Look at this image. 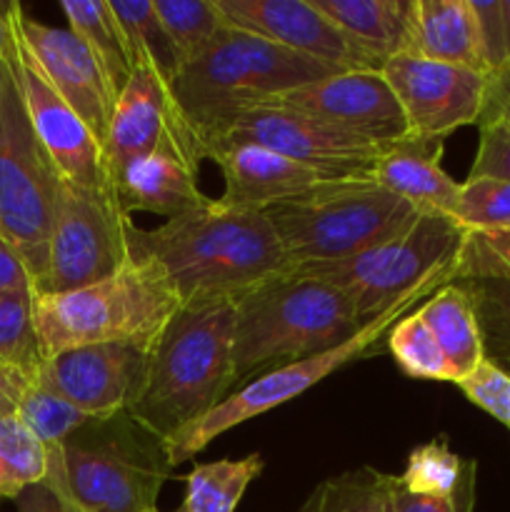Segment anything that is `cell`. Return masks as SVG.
Instances as JSON below:
<instances>
[{"mask_svg":"<svg viewBox=\"0 0 510 512\" xmlns=\"http://www.w3.org/2000/svg\"><path fill=\"white\" fill-rule=\"evenodd\" d=\"M128 248L133 260L163 270L183 308L235 305L298 270L263 210L230 208L213 198L153 230L130 223Z\"/></svg>","mask_w":510,"mask_h":512,"instance_id":"1","label":"cell"},{"mask_svg":"<svg viewBox=\"0 0 510 512\" xmlns=\"http://www.w3.org/2000/svg\"><path fill=\"white\" fill-rule=\"evenodd\" d=\"M333 73L340 70L225 23L213 43L183 65L170 95L200 160H208L210 145L245 110Z\"/></svg>","mask_w":510,"mask_h":512,"instance_id":"2","label":"cell"},{"mask_svg":"<svg viewBox=\"0 0 510 512\" xmlns=\"http://www.w3.org/2000/svg\"><path fill=\"white\" fill-rule=\"evenodd\" d=\"M233 325V378H260L313 358L360 333L353 303L335 285L295 270L240 298Z\"/></svg>","mask_w":510,"mask_h":512,"instance_id":"3","label":"cell"},{"mask_svg":"<svg viewBox=\"0 0 510 512\" xmlns=\"http://www.w3.org/2000/svg\"><path fill=\"white\" fill-rule=\"evenodd\" d=\"M233 303L180 308L150 353L143 398L130 413L163 440L208 415L235 388Z\"/></svg>","mask_w":510,"mask_h":512,"instance_id":"4","label":"cell"},{"mask_svg":"<svg viewBox=\"0 0 510 512\" xmlns=\"http://www.w3.org/2000/svg\"><path fill=\"white\" fill-rule=\"evenodd\" d=\"M183 308L163 270L133 260L110 278L68 293H33L40 358L85 345L130 343L155 348Z\"/></svg>","mask_w":510,"mask_h":512,"instance_id":"5","label":"cell"},{"mask_svg":"<svg viewBox=\"0 0 510 512\" xmlns=\"http://www.w3.org/2000/svg\"><path fill=\"white\" fill-rule=\"evenodd\" d=\"M468 230L440 213H418L413 223L385 243L338 260L313 263L298 273L325 280L348 295L360 328L410 300H425L453 283Z\"/></svg>","mask_w":510,"mask_h":512,"instance_id":"6","label":"cell"},{"mask_svg":"<svg viewBox=\"0 0 510 512\" xmlns=\"http://www.w3.org/2000/svg\"><path fill=\"white\" fill-rule=\"evenodd\" d=\"M63 485L80 512H150L173 475L168 445L130 410L93 418L58 445Z\"/></svg>","mask_w":510,"mask_h":512,"instance_id":"7","label":"cell"},{"mask_svg":"<svg viewBox=\"0 0 510 512\" xmlns=\"http://www.w3.org/2000/svg\"><path fill=\"white\" fill-rule=\"evenodd\" d=\"M263 213L303 268L365 253L408 228L420 210L373 180H330Z\"/></svg>","mask_w":510,"mask_h":512,"instance_id":"8","label":"cell"},{"mask_svg":"<svg viewBox=\"0 0 510 512\" xmlns=\"http://www.w3.org/2000/svg\"><path fill=\"white\" fill-rule=\"evenodd\" d=\"M60 173L35 135L15 70V45L0 60V238L20 255L33 293L48 270Z\"/></svg>","mask_w":510,"mask_h":512,"instance_id":"9","label":"cell"},{"mask_svg":"<svg viewBox=\"0 0 510 512\" xmlns=\"http://www.w3.org/2000/svg\"><path fill=\"white\" fill-rule=\"evenodd\" d=\"M415 303H418V300H410V303L400 305L393 313L375 320L373 325L363 328L355 338L338 345V348L325 350V353L313 355V358L298 360V363L283 365V368H275L270 370V373L245 383L243 388L233 390V393H230L223 403L215 405L208 415H203V418L195 420V423L185 425V428L178 430L173 438L165 440L170 463L178 468L180 463L203 453L215 438H220V435L228 433V430L238 428L245 420L258 418V415L270 413V410L300 398V395L308 393L310 388H315L320 380L333 375L335 370L345 368V365H350L353 360L368 355L370 350L378 348V343L388 335V330L393 328L410 308H415Z\"/></svg>","mask_w":510,"mask_h":512,"instance_id":"10","label":"cell"},{"mask_svg":"<svg viewBox=\"0 0 510 512\" xmlns=\"http://www.w3.org/2000/svg\"><path fill=\"white\" fill-rule=\"evenodd\" d=\"M115 193L60 180L50 228L48 270L35 293L88 288L130 263L128 228Z\"/></svg>","mask_w":510,"mask_h":512,"instance_id":"11","label":"cell"},{"mask_svg":"<svg viewBox=\"0 0 510 512\" xmlns=\"http://www.w3.org/2000/svg\"><path fill=\"white\" fill-rule=\"evenodd\" d=\"M238 143L263 145L328 180H370L388 150L280 103H265L238 115L210 145L208 158L213 150Z\"/></svg>","mask_w":510,"mask_h":512,"instance_id":"12","label":"cell"},{"mask_svg":"<svg viewBox=\"0 0 510 512\" xmlns=\"http://www.w3.org/2000/svg\"><path fill=\"white\" fill-rule=\"evenodd\" d=\"M153 348L130 343L85 345L43 360L33 383L93 418L133 410L143 398Z\"/></svg>","mask_w":510,"mask_h":512,"instance_id":"13","label":"cell"},{"mask_svg":"<svg viewBox=\"0 0 510 512\" xmlns=\"http://www.w3.org/2000/svg\"><path fill=\"white\" fill-rule=\"evenodd\" d=\"M383 75L413 138L445 140L483 115L488 73L400 53L383 65Z\"/></svg>","mask_w":510,"mask_h":512,"instance_id":"14","label":"cell"},{"mask_svg":"<svg viewBox=\"0 0 510 512\" xmlns=\"http://www.w3.org/2000/svg\"><path fill=\"white\" fill-rule=\"evenodd\" d=\"M13 45L15 70H18L20 90H23L30 123H33V130L40 143H43L45 153L50 155L53 165L58 168L60 178L80 185V188L115 193L103 148L95 140V135L90 133L88 125L83 123V118L50 85V80L45 78L38 60L33 58L28 45L23 43L15 25Z\"/></svg>","mask_w":510,"mask_h":512,"instance_id":"15","label":"cell"},{"mask_svg":"<svg viewBox=\"0 0 510 512\" xmlns=\"http://www.w3.org/2000/svg\"><path fill=\"white\" fill-rule=\"evenodd\" d=\"M275 103L325 120L375 145H398L410 138L408 120L383 70H345L280 95Z\"/></svg>","mask_w":510,"mask_h":512,"instance_id":"16","label":"cell"},{"mask_svg":"<svg viewBox=\"0 0 510 512\" xmlns=\"http://www.w3.org/2000/svg\"><path fill=\"white\" fill-rule=\"evenodd\" d=\"M230 28L260 35L293 53L340 70H383L345 33H340L313 0H215Z\"/></svg>","mask_w":510,"mask_h":512,"instance_id":"17","label":"cell"},{"mask_svg":"<svg viewBox=\"0 0 510 512\" xmlns=\"http://www.w3.org/2000/svg\"><path fill=\"white\" fill-rule=\"evenodd\" d=\"M10 20L33 58L38 60L50 85L83 118L100 148H105L118 93L105 78L93 53L70 30L50 28V25L30 18L20 3H10Z\"/></svg>","mask_w":510,"mask_h":512,"instance_id":"18","label":"cell"},{"mask_svg":"<svg viewBox=\"0 0 510 512\" xmlns=\"http://www.w3.org/2000/svg\"><path fill=\"white\" fill-rule=\"evenodd\" d=\"M200 153L185 128L170 133L148 155L115 178V200L125 215L153 213L170 220L208 203L200 190Z\"/></svg>","mask_w":510,"mask_h":512,"instance_id":"19","label":"cell"},{"mask_svg":"<svg viewBox=\"0 0 510 512\" xmlns=\"http://www.w3.org/2000/svg\"><path fill=\"white\" fill-rule=\"evenodd\" d=\"M178 128H185V123L175 110L168 85L150 68H133V75L115 100L105 138L103 153L110 180L115 183L130 163L158 148Z\"/></svg>","mask_w":510,"mask_h":512,"instance_id":"20","label":"cell"},{"mask_svg":"<svg viewBox=\"0 0 510 512\" xmlns=\"http://www.w3.org/2000/svg\"><path fill=\"white\" fill-rule=\"evenodd\" d=\"M223 173V195L220 203L230 208L268 210L305 195L318 185L330 183L315 170L263 148V145H225L210 153V158Z\"/></svg>","mask_w":510,"mask_h":512,"instance_id":"21","label":"cell"},{"mask_svg":"<svg viewBox=\"0 0 510 512\" xmlns=\"http://www.w3.org/2000/svg\"><path fill=\"white\" fill-rule=\"evenodd\" d=\"M445 140L405 138L390 145L375 165L370 180L408 200L420 213H440L453 218L460 198V183L440 165Z\"/></svg>","mask_w":510,"mask_h":512,"instance_id":"22","label":"cell"},{"mask_svg":"<svg viewBox=\"0 0 510 512\" xmlns=\"http://www.w3.org/2000/svg\"><path fill=\"white\" fill-rule=\"evenodd\" d=\"M408 55L488 73L470 0H415Z\"/></svg>","mask_w":510,"mask_h":512,"instance_id":"23","label":"cell"},{"mask_svg":"<svg viewBox=\"0 0 510 512\" xmlns=\"http://www.w3.org/2000/svg\"><path fill=\"white\" fill-rule=\"evenodd\" d=\"M313 5L380 65L408 53L415 0H313Z\"/></svg>","mask_w":510,"mask_h":512,"instance_id":"24","label":"cell"},{"mask_svg":"<svg viewBox=\"0 0 510 512\" xmlns=\"http://www.w3.org/2000/svg\"><path fill=\"white\" fill-rule=\"evenodd\" d=\"M433 338L438 340L455 383L473 373L485 360L483 335H480L478 315L468 293L458 283H448L435 290L418 308Z\"/></svg>","mask_w":510,"mask_h":512,"instance_id":"25","label":"cell"},{"mask_svg":"<svg viewBox=\"0 0 510 512\" xmlns=\"http://www.w3.org/2000/svg\"><path fill=\"white\" fill-rule=\"evenodd\" d=\"M60 10L68 20L70 33L83 40L85 48L103 68L115 93L120 95V90L133 75V63H130L128 43H125V35L120 30L110 0H63Z\"/></svg>","mask_w":510,"mask_h":512,"instance_id":"26","label":"cell"},{"mask_svg":"<svg viewBox=\"0 0 510 512\" xmlns=\"http://www.w3.org/2000/svg\"><path fill=\"white\" fill-rule=\"evenodd\" d=\"M265 460L260 453L240 460L200 463L183 478V512H235L248 485L263 473Z\"/></svg>","mask_w":510,"mask_h":512,"instance_id":"27","label":"cell"},{"mask_svg":"<svg viewBox=\"0 0 510 512\" xmlns=\"http://www.w3.org/2000/svg\"><path fill=\"white\" fill-rule=\"evenodd\" d=\"M118 18L120 30L128 43L130 63L133 68H150L165 85H173L183 70V58L165 33L153 0H133V3H110Z\"/></svg>","mask_w":510,"mask_h":512,"instance_id":"28","label":"cell"},{"mask_svg":"<svg viewBox=\"0 0 510 512\" xmlns=\"http://www.w3.org/2000/svg\"><path fill=\"white\" fill-rule=\"evenodd\" d=\"M395 478L370 465L345 470L315 485L298 512H395Z\"/></svg>","mask_w":510,"mask_h":512,"instance_id":"29","label":"cell"},{"mask_svg":"<svg viewBox=\"0 0 510 512\" xmlns=\"http://www.w3.org/2000/svg\"><path fill=\"white\" fill-rule=\"evenodd\" d=\"M48 475V448L15 415L0 420V500H15Z\"/></svg>","mask_w":510,"mask_h":512,"instance_id":"30","label":"cell"},{"mask_svg":"<svg viewBox=\"0 0 510 512\" xmlns=\"http://www.w3.org/2000/svg\"><path fill=\"white\" fill-rule=\"evenodd\" d=\"M388 350L398 368L415 380H435V383H455L453 370L433 338L418 308L405 313L393 328L388 330Z\"/></svg>","mask_w":510,"mask_h":512,"instance_id":"31","label":"cell"},{"mask_svg":"<svg viewBox=\"0 0 510 512\" xmlns=\"http://www.w3.org/2000/svg\"><path fill=\"white\" fill-rule=\"evenodd\" d=\"M453 283H458L473 303L485 358L510 365V278H460Z\"/></svg>","mask_w":510,"mask_h":512,"instance_id":"32","label":"cell"},{"mask_svg":"<svg viewBox=\"0 0 510 512\" xmlns=\"http://www.w3.org/2000/svg\"><path fill=\"white\" fill-rule=\"evenodd\" d=\"M153 5L183 63L203 53L225 28L215 0H153Z\"/></svg>","mask_w":510,"mask_h":512,"instance_id":"33","label":"cell"},{"mask_svg":"<svg viewBox=\"0 0 510 512\" xmlns=\"http://www.w3.org/2000/svg\"><path fill=\"white\" fill-rule=\"evenodd\" d=\"M43 363L33 320V290L0 293V365L33 375Z\"/></svg>","mask_w":510,"mask_h":512,"instance_id":"34","label":"cell"},{"mask_svg":"<svg viewBox=\"0 0 510 512\" xmlns=\"http://www.w3.org/2000/svg\"><path fill=\"white\" fill-rule=\"evenodd\" d=\"M15 418L50 450L63 445L75 430L83 428L88 420H93V415L83 413V410L70 405L68 400L58 398L50 390L30 383V388L20 398Z\"/></svg>","mask_w":510,"mask_h":512,"instance_id":"35","label":"cell"},{"mask_svg":"<svg viewBox=\"0 0 510 512\" xmlns=\"http://www.w3.org/2000/svg\"><path fill=\"white\" fill-rule=\"evenodd\" d=\"M465 458L453 453L448 440L438 438L410 450L398 483L415 495H450L463 478Z\"/></svg>","mask_w":510,"mask_h":512,"instance_id":"36","label":"cell"},{"mask_svg":"<svg viewBox=\"0 0 510 512\" xmlns=\"http://www.w3.org/2000/svg\"><path fill=\"white\" fill-rule=\"evenodd\" d=\"M453 220L468 233L510 228V183L493 178H468L460 183Z\"/></svg>","mask_w":510,"mask_h":512,"instance_id":"37","label":"cell"},{"mask_svg":"<svg viewBox=\"0 0 510 512\" xmlns=\"http://www.w3.org/2000/svg\"><path fill=\"white\" fill-rule=\"evenodd\" d=\"M478 153L468 178H493L510 183V105L485 103L478 120Z\"/></svg>","mask_w":510,"mask_h":512,"instance_id":"38","label":"cell"},{"mask_svg":"<svg viewBox=\"0 0 510 512\" xmlns=\"http://www.w3.org/2000/svg\"><path fill=\"white\" fill-rule=\"evenodd\" d=\"M460 278H510V228L468 233L455 270Z\"/></svg>","mask_w":510,"mask_h":512,"instance_id":"39","label":"cell"},{"mask_svg":"<svg viewBox=\"0 0 510 512\" xmlns=\"http://www.w3.org/2000/svg\"><path fill=\"white\" fill-rule=\"evenodd\" d=\"M455 385H458L460 393H463L470 403L478 405V408L485 410L490 418H495L500 425H505V428L510 430V373L508 370L500 368L498 363L485 358L473 373H468Z\"/></svg>","mask_w":510,"mask_h":512,"instance_id":"40","label":"cell"},{"mask_svg":"<svg viewBox=\"0 0 510 512\" xmlns=\"http://www.w3.org/2000/svg\"><path fill=\"white\" fill-rule=\"evenodd\" d=\"M488 75L510 70V0H470Z\"/></svg>","mask_w":510,"mask_h":512,"instance_id":"41","label":"cell"},{"mask_svg":"<svg viewBox=\"0 0 510 512\" xmlns=\"http://www.w3.org/2000/svg\"><path fill=\"white\" fill-rule=\"evenodd\" d=\"M475 488H478V460L465 458L463 478L450 495H415L408 493L395 478V512H473Z\"/></svg>","mask_w":510,"mask_h":512,"instance_id":"42","label":"cell"},{"mask_svg":"<svg viewBox=\"0 0 510 512\" xmlns=\"http://www.w3.org/2000/svg\"><path fill=\"white\" fill-rule=\"evenodd\" d=\"M15 505H18L20 512H80L63 485L58 448L48 450V475H45V480L23 490L15 498Z\"/></svg>","mask_w":510,"mask_h":512,"instance_id":"43","label":"cell"},{"mask_svg":"<svg viewBox=\"0 0 510 512\" xmlns=\"http://www.w3.org/2000/svg\"><path fill=\"white\" fill-rule=\"evenodd\" d=\"M18 290H33V280L20 255L0 238V293H18Z\"/></svg>","mask_w":510,"mask_h":512,"instance_id":"44","label":"cell"},{"mask_svg":"<svg viewBox=\"0 0 510 512\" xmlns=\"http://www.w3.org/2000/svg\"><path fill=\"white\" fill-rule=\"evenodd\" d=\"M30 383H33V375L30 373L0 365V420L15 415L20 398L30 388Z\"/></svg>","mask_w":510,"mask_h":512,"instance_id":"45","label":"cell"},{"mask_svg":"<svg viewBox=\"0 0 510 512\" xmlns=\"http://www.w3.org/2000/svg\"><path fill=\"white\" fill-rule=\"evenodd\" d=\"M485 103L510 105V70L488 75V95H485Z\"/></svg>","mask_w":510,"mask_h":512,"instance_id":"46","label":"cell"},{"mask_svg":"<svg viewBox=\"0 0 510 512\" xmlns=\"http://www.w3.org/2000/svg\"><path fill=\"white\" fill-rule=\"evenodd\" d=\"M13 45V23H10V3H0V60Z\"/></svg>","mask_w":510,"mask_h":512,"instance_id":"47","label":"cell"},{"mask_svg":"<svg viewBox=\"0 0 510 512\" xmlns=\"http://www.w3.org/2000/svg\"><path fill=\"white\" fill-rule=\"evenodd\" d=\"M500 368H505V370H508V373H510V365H500Z\"/></svg>","mask_w":510,"mask_h":512,"instance_id":"48","label":"cell"},{"mask_svg":"<svg viewBox=\"0 0 510 512\" xmlns=\"http://www.w3.org/2000/svg\"><path fill=\"white\" fill-rule=\"evenodd\" d=\"M175 512H183V510H175Z\"/></svg>","mask_w":510,"mask_h":512,"instance_id":"49","label":"cell"}]
</instances>
